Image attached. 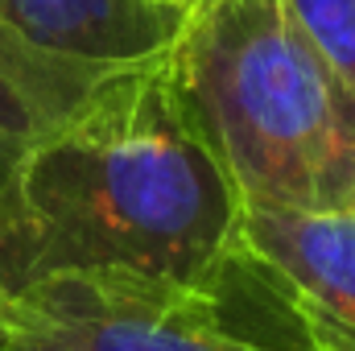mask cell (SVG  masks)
Wrapping results in <instances>:
<instances>
[{
	"label": "cell",
	"mask_w": 355,
	"mask_h": 351,
	"mask_svg": "<svg viewBox=\"0 0 355 351\" xmlns=\"http://www.w3.org/2000/svg\"><path fill=\"white\" fill-rule=\"evenodd\" d=\"M162 58L244 203L352 207L355 103L285 0H194Z\"/></svg>",
	"instance_id": "obj_2"
},
{
	"label": "cell",
	"mask_w": 355,
	"mask_h": 351,
	"mask_svg": "<svg viewBox=\"0 0 355 351\" xmlns=\"http://www.w3.org/2000/svg\"><path fill=\"white\" fill-rule=\"evenodd\" d=\"M0 351H25L21 343H12V339H4V331H0Z\"/></svg>",
	"instance_id": "obj_9"
},
{
	"label": "cell",
	"mask_w": 355,
	"mask_h": 351,
	"mask_svg": "<svg viewBox=\"0 0 355 351\" xmlns=\"http://www.w3.org/2000/svg\"><path fill=\"white\" fill-rule=\"evenodd\" d=\"M248 268L302 327L306 351H355L352 211H293L248 203Z\"/></svg>",
	"instance_id": "obj_4"
},
{
	"label": "cell",
	"mask_w": 355,
	"mask_h": 351,
	"mask_svg": "<svg viewBox=\"0 0 355 351\" xmlns=\"http://www.w3.org/2000/svg\"><path fill=\"white\" fill-rule=\"evenodd\" d=\"M285 4L355 103V0H285Z\"/></svg>",
	"instance_id": "obj_7"
},
{
	"label": "cell",
	"mask_w": 355,
	"mask_h": 351,
	"mask_svg": "<svg viewBox=\"0 0 355 351\" xmlns=\"http://www.w3.org/2000/svg\"><path fill=\"white\" fill-rule=\"evenodd\" d=\"M190 8L157 0H0V21L29 46L103 67L162 58Z\"/></svg>",
	"instance_id": "obj_5"
},
{
	"label": "cell",
	"mask_w": 355,
	"mask_h": 351,
	"mask_svg": "<svg viewBox=\"0 0 355 351\" xmlns=\"http://www.w3.org/2000/svg\"><path fill=\"white\" fill-rule=\"evenodd\" d=\"M25 351H281L240 335L227 302L137 273H62L8 298Z\"/></svg>",
	"instance_id": "obj_3"
},
{
	"label": "cell",
	"mask_w": 355,
	"mask_h": 351,
	"mask_svg": "<svg viewBox=\"0 0 355 351\" xmlns=\"http://www.w3.org/2000/svg\"><path fill=\"white\" fill-rule=\"evenodd\" d=\"M124 67L46 54L0 21V190L17 162Z\"/></svg>",
	"instance_id": "obj_6"
},
{
	"label": "cell",
	"mask_w": 355,
	"mask_h": 351,
	"mask_svg": "<svg viewBox=\"0 0 355 351\" xmlns=\"http://www.w3.org/2000/svg\"><path fill=\"white\" fill-rule=\"evenodd\" d=\"M4 323H8V293H4V285H0V331H4Z\"/></svg>",
	"instance_id": "obj_8"
},
{
	"label": "cell",
	"mask_w": 355,
	"mask_h": 351,
	"mask_svg": "<svg viewBox=\"0 0 355 351\" xmlns=\"http://www.w3.org/2000/svg\"><path fill=\"white\" fill-rule=\"evenodd\" d=\"M347 211H352V219H355V198H352V207H347Z\"/></svg>",
	"instance_id": "obj_11"
},
{
	"label": "cell",
	"mask_w": 355,
	"mask_h": 351,
	"mask_svg": "<svg viewBox=\"0 0 355 351\" xmlns=\"http://www.w3.org/2000/svg\"><path fill=\"white\" fill-rule=\"evenodd\" d=\"M157 4H174V8H190L194 0H157Z\"/></svg>",
	"instance_id": "obj_10"
},
{
	"label": "cell",
	"mask_w": 355,
	"mask_h": 351,
	"mask_svg": "<svg viewBox=\"0 0 355 351\" xmlns=\"http://www.w3.org/2000/svg\"><path fill=\"white\" fill-rule=\"evenodd\" d=\"M244 190L190 116L166 58L124 67L42 137L0 190V285L137 273L215 302L252 277Z\"/></svg>",
	"instance_id": "obj_1"
}]
</instances>
